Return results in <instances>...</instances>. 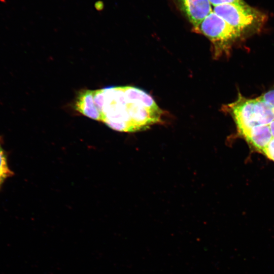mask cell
Listing matches in <instances>:
<instances>
[{"instance_id":"6da1fadb","label":"cell","mask_w":274,"mask_h":274,"mask_svg":"<svg viewBox=\"0 0 274 274\" xmlns=\"http://www.w3.org/2000/svg\"><path fill=\"white\" fill-rule=\"evenodd\" d=\"M74 108L84 116L121 132H135L159 123L163 113L152 97L131 86H110L79 93Z\"/></svg>"},{"instance_id":"7a4b0ae2","label":"cell","mask_w":274,"mask_h":274,"mask_svg":"<svg viewBox=\"0 0 274 274\" xmlns=\"http://www.w3.org/2000/svg\"><path fill=\"white\" fill-rule=\"evenodd\" d=\"M227 108L239 132L257 126L269 125L274 120V108L258 97L247 99L239 94L238 99Z\"/></svg>"},{"instance_id":"3957f363","label":"cell","mask_w":274,"mask_h":274,"mask_svg":"<svg viewBox=\"0 0 274 274\" xmlns=\"http://www.w3.org/2000/svg\"><path fill=\"white\" fill-rule=\"evenodd\" d=\"M211 41L213 55L219 57L228 54L232 45L242 33L230 25L213 10L202 20L194 29Z\"/></svg>"},{"instance_id":"277c9868","label":"cell","mask_w":274,"mask_h":274,"mask_svg":"<svg viewBox=\"0 0 274 274\" xmlns=\"http://www.w3.org/2000/svg\"><path fill=\"white\" fill-rule=\"evenodd\" d=\"M213 11L242 33L258 30L266 16L247 4H224L213 7Z\"/></svg>"},{"instance_id":"5b68a950","label":"cell","mask_w":274,"mask_h":274,"mask_svg":"<svg viewBox=\"0 0 274 274\" xmlns=\"http://www.w3.org/2000/svg\"><path fill=\"white\" fill-rule=\"evenodd\" d=\"M178 7L191 23L194 29L213 10L209 0H175Z\"/></svg>"},{"instance_id":"8992f818","label":"cell","mask_w":274,"mask_h":274,"mask_svg":"<svg viewBox=\"0 0 274 274\" xmlns=\"http://www.w3.org/2000/svg\"><path fill=\"white\" fill-rule=\"evenodd\" d=\"M259 152H262L272 138L268 125L253 127L239 132Z\"/></svg>"},{"instance_id":"52a82bcc","label":"cell","mask_w":274,"mask_h":274,"mask_svg":"<svg viewBox=\"0 0 274 274\" xmlns=\"http://www.w3.org/2000/svg\"><path fill=\"white\" fill-rule=\"evenodd\" d=\"M3 138L0 135V188L8 178L14 175V173L9 168L6 152L2 147Z\"/></svg>"},{"instance_id":"ba28073f","label":"cell","mask_w":274,"mask_h":274,"mask_svg":"<svg viewBox=\"0 0 274 274\" xmlns=\"http://www.w3.org/2000/svg\"><path fill=\"white\" fill-rule=\"evenodd\" d=\"M268 159L274 161V138H272L262 152Z\"/></svg>"},{"instance_id":"9c48e42d","label":"cell","mask_w":274,"mask_h":274,"mask_svg":"<svg viewBox=\"0 0 274 274\" xmlns=\"http://www.w3.org/2000/svg\"><path fill=\"white\" fill-rule=\"evenodd\" d=\"M258 98L270 105L274 108V89L265 92Z\"/></svg>"},{"instance_id":"30bf717a","label":"cell","mask_w":274,"mask_h":274,"mask_svg":"<svg viewBox=\"0 0 274 274\" xmlns=\"http://www.w3.org/2000/svg\"><path fill=\"white\" fill-rule=\"evenodd\" d=\"M212 6H216L224 4H235L246 5L247 3L244 0H209Z\"/></svg>"},{"instance_id":"8fae6325","label":"cell","mask_w":274,"mask_h":274,"mask_svg":"<svg viewBox=\"0 0 274 274\" xmlns=\"http://www.w3.org/2000/svg\"><path fill=\"white\" fill-rule=\"evenodd\" d=\"M272 138H274V120L268 125Z\"/></svg>"}]
</instances>
